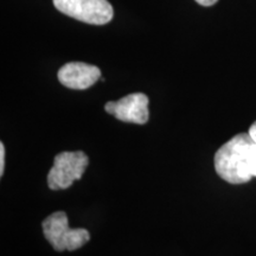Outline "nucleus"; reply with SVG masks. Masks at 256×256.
Wrapping results in <instances>:
<instances>
[{
    "instance_id": "obj_4",
    "label": "nucleus",
    "mask_w": 256,
    "mask_h": 256,
    "mask_svg": "<svg viewBox=\"0 0 256 256\" xmlns=\"http://www.w3.org/2000/svg\"><path fill=\"white\" fill-rule=\"evenodd\" d=\"M60 12L92 25L110 23L114 11L108 0H52Z\"/></svg>"
},
{
    "instance_id": "obj_7",
    "label": "nucleus",
    "mask_w": 256,
    "mask_h": 256,
    "mask_svg": "<svg viewBox=\"0 0 256 256\" xmlns=\"http://www.w3.org/2000/svg\"><path fill=\"white\" fill-rule=\"evenodd\" d=\"M5 168V146L4 144L0 142V176L4 174Z\"/></svg>"
},
{
    "instance_id": "obj_6",
    "label": "nucleus",
    "mask_w": 256,
    "mask_h": 256,
    "mask_svg": "<svg viewBox=\"0 0 256 256\" xmlns=\"http://www.w3.org/2000/svg\"><path fill=\"white\" fill-rule=\"evenodd\" d=\"M101 78L98 66L83 62H70L58 70V81L64 87L76 90L90 88Z\"/></svg>"
},
{
    "instance_id": "obj_1",
    "label": "nucleus",
    "mask_w": 256,
    "mask_h": 256,
    "mask_svg": "<svg viewBox=\"0 0 256 256\" xmlns=\"http://www.w3.org/2000/svg\"><path fill=\"white\" fill-rule=\"evenodd\" d=\"M255 142L249 133H240L218 148L215 154V170L230 184H244L254 178Z\"/></svg>"
},
{
    "instance_id": "obj_2",
    "label": "nucleus",
    "mask_w": 256,
    "mask_h": 256,
    "mask_svg": "<svg viewBox=\"0 0 256 256\" xmlns=\"http://www.w3.org/2000/svg\"><path fill=\"white\" fill-rule=\"evenodd\" d=\"M42 228L48 242L57 252L76 250L90 240L87 229L70 228L68 216L64 211H57L48 216L42 223Z\"/></svg>"
},
{
    "instance_id": "obj_9",
    "label": "nucleus",
    "mask_w": 256,
    "mask_h": 256,
    "mask_svg": "<svg viewBox=\"0 0 256 256\" xmlns=\"http://www.w3.org/2000/svg\"><path fill=\"white\" fill-rule=\"evenodd\" d=\"M249 134H250V136L252 138V140L256 142V121L254 124H252L250 128H249Z\"/></svg>"
},
{
    "instance_id": "obj_5",
    "label": "nucleus",
    "mask_w": 256,
    "mask_h": 256,
    "mask_svg": "<svg viewBox=\"0 0 256 256\" xmlns=\"http://www.w3.org/2000/svg\"><path fill=\"white\" fill-rule=\"evenodd\" d=\"M104 110L122 122L145 124L148 121V98L142 92H134L118 101L107 102Z\"/></svg>"
},
{
    "instance_id": "obj_8",
    "label": "nucleus",
    "mask_w": 256,
    "mask_h": 256,
    "mask_svg": "<svg viewBox=\"0 0 256 256\" xmlns=\"http://www.w3.org/2000/svg\"><path fill=\"white\" fill-rule=\"evenodd\" d=\"M196 2L202 6H211V5L216 4L218 0H196Z\"/></svg>"
},
{
    "instance_id": "obj_3",
    "label": "nucleus",
    "mask_w": 256,
    "mask_h": 256,
    "mask_svg": "<svg viewBox=\"0 0 256 256\" xmlns=\"http://www.w3.org/2000/svg\"><path fill=\"white\" fill-rule=\"evenodd\" d=\"M88 164V156L82 151L58 153L48 174V185L54 191L66 190L82 178Z\"/></svg>"
}]
</instances>
